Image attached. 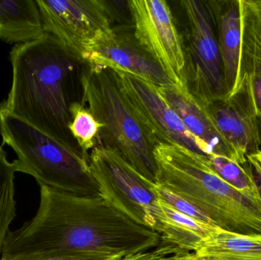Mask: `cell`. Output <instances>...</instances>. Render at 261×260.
<instances>
[{
	"label": "cell",
	"instance_id": "obj_1",
	"mask_svg": "<svg viewBox=\"0 0 261 260\" xmlns=\"http://www.w3.org/2000/svg\"><path fill=\"white\" fill-rule=\"evenodd\" d=\"M160 235L139 225L100 195L84 196L40 186L33 218L9 232L2 257L104 254L123 257L152 250Z\"/></svg>",
	"mask_w": 261,
	"mask_h": 260
},
{
	"label": "cell",
	"instance_id": "obj_2",
	"mask_svg": "<svg viewBox=\"0 0 261 260\" xmlns=\"http://www.w3.org/2000/svg\"><path fill=\"white\" fill-rule=\"evenodd\" d=\"M12 82L0 107L49 135L70 141L67 85L76 64L56 39L15 44L10 52Z\"/></svg>",
	"mask_w": 261,
	"mask_h": 260
},
{
	"label": "cell",
	"instance_id": "obj_3",
	"mask_svg": "<svg viewBox=\"0 0 261 260\" xmlns=\"http://www.w3.org/2000/svg\"><path fill=\"white\" fill-rule=\"evenodd\" d=\"M156 184L196 206L222 230L261 235V198H251L222 180L205 155L176 145H158L153 151Z\"/></svg>",
	"mask_w": 261,
	"mask_h": 260
},
{
	"label": "cell",
	"instance_id": "obj_4",
	"mask_svg": "<svg viewBox=\"0 0 261 260\" xmlns=\"http://www.w3.org/2000/svg\"><path fill=\"white\" fill-rule=\"evenodd\" d=\"M3 145L10 147L17 158L16 172L29 174L39 186L84 196L100 195L88 159L71 142L45 134L0 107Z\"/></svg>",
	"mask_w": 261,
	"mask_h": 260
},
{
	"label": "cell",
	"instance_id": "obj_5",
	"mask_svg": "<svg viewBox=\"0 0 261 260\" xmlns=\"http://www.w3.org/2000/svg\"><path fill=\"white\" fill-rule=\"evenodd\" d=\"M83 104L103 125L101 146L114 151L149 181L156 183V145L134 112L117 73L88 65L81 76Z\"/></svg>",
	"mask_w": 261,
	"mask_h": 260
},
{
	"label": "cell",
	"instance_id": "obj_6",
	"mask_svg": "<svg viewBox=\"0 0 261 260\" xmlns=\"http://www.w3.org/2000/svg\"><path fill=\"white\" fill-rule=\"evenodd\" d=\"M187 21L186 84L204 105L228 96L223 63L208 1L182 0Z\"/></svg>",
	"mask_w": 261,
	"mask_h": 260
},
{
	"label": "cell",
	"instance_id": "obj_7",
	"mask_svg": "<svg viewBox=\"0 0 261 260\" xmlns=\"http://www.w3.org/2000/svg\"><path fill=\"white\" fill-rule=\"evenodd\" d=\"M88 162L100 196L134 222L153 230L156 183L141 175L119 154L99 145L89 154Z\"/></svg>",
	"mask_w": 261,
	"mask_h": 260
},
{
	"label": "cell",
	"instance_id": "obj_8",
	"mask_svg": "<svg viewBox=\"0 0 261 260\" xmlns=\"http://www.w3.org/2000/svg\"><path fill=\"white\" fill-rule=\"evenodd\" d=\"M46 33L75 59L113 33L112 13L103 0H36Z\"/></svg>",
	"mask_w": 261,
	"mask_h": 260
},
{
	"label": "cell",
	"instance_id": "obj_9",
	"mask_svg": "<svg viewBox=\"0 0 261 260\" xmlns=\"http://www.w3.org/2000/svg\"><path fill=\"white\" fill-rule=\"evenodd\" d=\"M126 3L135 39L173 83L186 84L185 50L168 3L164 0H130Z\"/></svg>",
	"mask_w": 261,
	"mask_h": 260
},
{
	"label": "cell",
	"instance_id": "obj_10",
	"mask_svg": "<svg viewBox=\"0 0 261 260\" xmlns=\"http://www.w3.org/2000/svg\"><path fill=\"white\" fill-rule=\"evenodd\" d=\"M115 71L134 112L156 146L176 145L205 155L197 140L164 100L158 86L135 75Z\"/></svg>",
	"mask_w": 261,
	"mask_h": 260
},
{
	"label": "cell",
	"instance_id": "obj_11",
	"mask_svg": "<svg viewBox=\"0 0 261 260\" xmlns=\"http://www.w3.org/2000/svg\"><path fill=\"white\" fill-rule=\"evenodd\" d=\"M82 61L138 76L158 87L173 85L161 66L140 45L133 34L116 30L96 43Z\"/></svg>",
	"mask_w": 261,
	"mask_h": 260
},
{
	"label": "cell",
	"instance_id": "obj_12",
	"mask_svg": "<svg viewBox=\"0 0 261 260\" xmlns=\"http://www.w3.org/2000/svg\"><path fill=\"white\" fill-rule=\"evenodd\" d=\"M206 107L221 134L248 163V157L260 151L261 137L260 119L245 87L241 85L234 94Z\"/></svg>",
	"mask_w": 261,
	"mask_h": 260
},
{
	"label": "cell",
	"instance_id": "obj_13",
	"mask_svg": "<svg viewBox=\"0 0 261 260\" xmlns=\"http://www.w3.org/2000/svg\"><path fill=\"white\" fill-rule=\"evenodd\" d=\"M158 88L187 131L197 140L205 155L224 156L240 164H247L244 163L237 151L221 134L206 105L190 93L186 84H173Z\"/></svg>",
	"mask_w": 261,
	"mask_h": 260
},
{
	"label": "cell",
	"instance_id": "obj_14",
	"mask_svg": "<svg viewBox=\"0 0 261 260\" xmlns=\"http://www.w3.org/2000/svg\"><path fill=\"white\" fill-rule=\"evenodd\" d=\"M208 4L216 27L228 97L236 93L239 83L241 48L239 0H210Z\"/></svg>",
	"mask_w": 261,
	"mask_h": 260
},
{
	"label": "cell",
	"instance_id": "obj_15",
	"mask_svg": "<svg viewBox=\"0 0 261 260\" xmlns=\"http://www.w3.org/2000/svg\"><path fill=\"white\" fill-rule=\"evenodd\" d=\"M153 216V230L160 235L161 241L190 253H194L202 241L216 228L180 213L160 198L155 204Z\"/></svg>",
	"mask_w": 261,
	"mask_h": 260
},
{
	"label": "cell",
	"instance_id": "obj_16",
	"mask_svg": "<svg viewBox=\"0 0 261 260\" xmlns=\"http://www.w3.org/2000/svg\"><path fill=\"white\" fill-rule=\"evenodd\" d=\"M36 0H0V40L21 44L45 35Z\"/></svg>",
	"mask_w": 261,
	"mask_h": 260
},
{
	"label": "cell",
	"instance_id": "obj_17",
	"mask_svg": "<svg viewBox=\"0 0 261 260\" xmlns=\"http://www.w3.org/2000/svg\"><path fill=\"white\" fill-rule=\"evenodd\" d=\"M239 7L241 48L238 87L246 76H261V0H239Z\"/></svg>",
	"mask_w": 261,
	"mask_h": 260
},
{
	"label": "cell",
	"instance_id": "obj_18",
	"mask_svg": "<svg viewBox=\"0 0 261 260\" xmlns=\"http://www.w3.org/2000/svg\"><path fill=\"white\" fill-rule=\"evenodd\" d=\"M194 254L213 260H261V235H244L216 227Z\"/></svg>",
	"mask_w": 261,
	"mask_h": 260
},
{
	"label": "cell",
	"instance_id": "obj_19",
	"mask_svg": "<svg viewBox=\"0 0 261 260\" xmlns=\"http://www.w3.org/2000/svg\"><path fill=\"white\" fill-rule=\"evenodd\" d=\"M207 163L212 169L236 190L251 198L260 199L261 195L251 166L242 165L224 156H205Z\"/></svg>",
	"mask_w": 261,
	"mask_h": 260
},
{
	"label": "cell",
	"instance_id": "obj_20",
	"mask_svg": "<svg viewBox=\"0 0 261 260\" xmlns=\"http://www.w3.org/2000/svg\"><path fill=\"white\" fill-rule=\"evenodd\" d=\"M70 122L67 129L76 140L81 153L88 159L92 150L98 146L99 132L103 125L95 119L84 104L73 101L69 107Z\"/></svg>",
	"mask_w": 261,
	"mask_h": 260
},
{
	"label": "cell",
	"instance_id": "obj_21",
	"mask_svg": "<svg viewBox=\"0 0 261 260\" xmlns=\"http://www.w3.org/2000/svg\"><path fill=\"white\" fill-rule=\"evenodd\" d=\"M12 162L0 147V253L3 250L5 240L10 232L9 227L15 218L16 201L15 199V174Z\"/></svg>",
	"mask_w": 261,
	"mask_h": 260
},
{
	"label": "cell",
	"instance_id": "obj_22",
	"mask_svg": "<svg viewBox=\"0 0 261 260\" xmlns=\"http://www.w3.org/2000/svg\"><path fill=\"white\" fill-rule=\"evenodd\" d=\"M155 192H156L158 198L168 204L175 210L178 211L180 213L190 217L202 224L217 227L215 225L214 223L210 220V218L203 212H201L196 206H193L190 201H187L179 195H176L174 192L169 190L167 188L156 184Z\"/></svg>",
	"mask_w": 261,
	"mask_h": 260
},
{
	"label": "cell",
	"instance_id": "obj_23",
	"mask_svg": "<svg viewBox=\"0 0 261 260\" xmlns=\"http://www.w3.org/2000/svg\"><path fill=\"white\" fill-rule=\"evenodd\" d=\"M193 253L184 251L173 244L161 241L159 245L152 250L121 260H191Z\"/></svg>",
	"mask_w": 261,
	"mask_h": 260
},
{
	"label": "cell",
	"instance_id": "obj_24",
	"mask_svg": "<svg viewBox=\"0 0 261 260\" xmlns=\"http://www.w3.org/2000/svg\"><path fill=\"white\" fill-rule=\"evenodd\" d=\"M123 258L117 255L67 254L1 257L0 260H121Z\"/></svg>",
	"mask_w": 261,
	"mask_h": 260
},
{
	"label": "cell",
	"instance_id": "obj_25",
	"mask_svg": "<svg viewBox=\"0 0 261 260\" xmlns=\"http://www.w3.org/2000/svg\"><path fill=\"white\" fill-rule=\"evenodd\" d=\"M241 85H244L246 89L256 114L261 119V76H246L241 80L238 90Z\"/></svg>",
	"mask_w": 261,
	"mask_h": 260
},
{
	"label": "cell",
	"instance_id": "obj_26",
	"mask_svg": "<svg viewBox=\"0 0 261 260\" xmlns=\"http://www.w3.org/2000/svg\"><path fill=\"white\" fill-rule=\"evenodd\" d=\"M248 163L252 170L261 177V151L248 157Z\"/></svg>",
	"mask_w": 261,
	"mask_h": 260
},
{
	"label": "cell",
	"instance_id": "obj_27",
	"mask_svg": "<svg viewBox=\"0 0 261 260\" xmlns=\"http://www.w3.org/2000/svg\"><path fill=\"white\" fill-rule=\"evenodd\" d=\"M252 170V169H251ZM253 175H254V179H255L256 182H257V186H258L259 191H260V193L261 195V177H259L256 172H254V171L252 170Z\"/></svg>",
	"mask_w": 261,
	"mask_h": 260
},
{
	"label": "cell",
	"instance_id": "obj_28",
	"mask_svg": "<svg viewBox=\"0 0 261 260\" xmlns=\"http://www.w3.org/2000/svg\"><path fill=\"white\" fill-rule=\"evenodd\" d=\"M191 260H213L211 259H208V258H203V257H199V256H196V255L193 253V258H192Z\"/></svg>",
	"mask_w": 261,
	"mask_h": 260
},
{
	"label": "cell",
	"instance_id": "obj_29",
	"mask_svg": "<svg viewBox=\"0 0 261 260\" xmlns=\"http://www.w3.org/2000/svg\"><path fill=\"white\" fill-rule=\"evenodd\" d=\"M260 137H261V119H260ZM261 151V149H260Z\"/></svg>",
	"mask_w": 261,
	"mask_h": 260
}]
</instances>
